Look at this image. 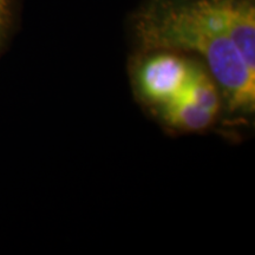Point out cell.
Wrapping results in <instances>:
<instances>
[{"instance_id":"6da1fadb","label":"cell","mask_w":255,"mask_h":255,"mask_svg":"<svg viewBox=\"0 0 255 255\" xmlns=\"http://www.w3.org/2000/svg\"><path fill=\"white\" fill-rule=\"evenodd\" d=\"M138 52L195 57L233 114L255 110V0H143L131 18Z\"/></svg>"},{"instance_id":"7a4b0ae2","label":"cell","mask_w":255,"mask_h":255,"mask_svg":"<svg viewBox=\"0 0 255 255\" xmlns=\"http://www.w3.org/2000/svg\"><path fill=\"white\" fill-rule=\"evenodd\" d=\"M195 57L173 50H150L138 52L135 63L137 95L151 109L168 104L186 87Z\"/></svg>"},{"instance_id":"3957f363","label":"cell","mask_w":255,"mask_h":255,"mask_svg":"<svg viewBox=\"0 0 255 255\" xmlns=\"http://www.w3.org/2000/svg\"><path fill=\"white\" fill-rule=\"evenodd\" d=\"M161 120L169 128L180 132L205 131L216 122L219 114L207 110L186 98H175L156 110Z\"/></svg>"},{"instance_id":"277c9868","label":"cell","mask_w":255,"mask_h":255,"mask_svg":"<svg viewBox=\"0 0 255 255\" xmlns=\"http://www.w3.org/2000/svg\"><path fill=\"white\" fill-rule=\"evenodd\" d=\"M15 4H17V0H0V46L12 26Z\"/></svg>"}]
</instances>
